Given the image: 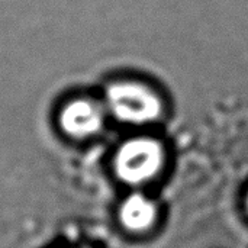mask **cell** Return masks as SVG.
<instances>
[{
    "label": "cell",
    "mask_w": 248,
    "mask_h": 248,
    "mask_svg": "<svg viewBox=\"0 0 248 248\" xmlns=\"http://www.w3.org/2000/svg\"><path fill=\"white\" fill-rule=\"evenodd\" d=\"M157 205L142 193H131L119 206V222L129 232H147L157 221Z\"/></svg>",
    "instance_id": "4"
},
{
    "label": "cell",
    "mask_w": 248,
    "mask_h": 248,
    "mask_svg": "<svg viewBox=\"0 0 248 248\" xmlns=\"http://www.w3.org/2000/svg\"><path fill=\"white\" fill-rule=\"evenodd\" d=\"M105 106L115 119L128 125H147L163 115V99L140 80H121L106 90Z\"/></svg>",
    "instance_id": "1"
},
{
    "label": "cell",
    "mask_w": 248,
    "mask_h": 248,
    "mask_svg": "<svg viewBox=\"0 0 248 248\" xmlns=\"http://www.w3.org/2000/svg\"><path fill=\"white\" fill-rule=\"evenodd\" d=\"M246 208H247V212H248V192H247V196H246Z\"/></svg>",
    "instance_id": "5"
},
{
    "label": "cell",
    "mask_w": 248,
    "mask_h": 248,
    "mask_svg": "<svg viewBox=\"0 0 248 248\" xmlns=\"http://www.w3.org/2000/svg\"><path fill=\"white\" fill-rule=\"evenodd\" d=\"M105 108L89 97L70 100L60 112V126L68 137L90 138L99 134L105 125Z\"/></svg>",
    "instance_id": "3"
},
{
    "label": "cell",
    "mask_w": 248,
    "mask_h": 248,
    "mask_svg": "<svg viewBox=\"0 0 248 248\" xmlns=\"http://www.w3.org/2000/svg\"><path fill=\"white\" fill-rule=\"evenodd\" d=\"M166 160L163 144L153 137H135L125 141L113 157L116 177L128 186L151 182L161 171Z\"/></svg>",
    "instance_id": "2"
}]
</instances>
